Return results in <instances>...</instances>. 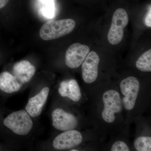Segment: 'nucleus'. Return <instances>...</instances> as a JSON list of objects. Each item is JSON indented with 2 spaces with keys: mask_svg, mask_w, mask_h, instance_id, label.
Masks as SVG:
<instances>
[{
  "mask_svg": "<svg viewBox=\"0 0 151 151\" xmlns=\"http://www.w3.org/2000/svg\"><path fill=\"white\" fill-rule=\"evenodd\" d=\"M9 0H0V11L4 8Z\"/></svg>",
  "mask_w": 151,
  "mask_h": 151,
  "instance_id": "6ab92c4d",
  "label": "nucleus"
},
{
  "mask_svg": "<svg viewBox=\"0 0 151 151\" xmlns=\"http://www.w3.org/2000/svg\"><path fill=\"white\" fill-rule=\"evenodd\" d=\"M5 127L16 134L26 136L33 127L31 117L26 110L15 111L9 114L3 121Z\"/></svg>",
  "mask_w": 151,
  "mask_h": 151,
  "instance_id": "f03ea898",
  "label": "nucleus"
},
{
  "mask_svg": "<svg viewBox=\"0 0 151 151\" xmlns=\"http://www.w3.org/2000/svg\"><path fill=\"white\" fill-rule=\"evenodd\" d=\"M51 116L52 126L59 131L74 129L78 126V120L75 116L61 108L53 110Z\"/></svg>",
  "mask_w": 151,
  "mask_h": 151,
  "instance_id": "423d86ee",
  "label": "nucleus"
},
{
  "mask_svg": "<svg viewBox=\"0 0 151 151\" xmlns=\"http://www.w3.org/2000/svg\"><path fill=\"white\" fill-rule=\"evenodd\" d=\"M70 151H78V150H76V149H73V150H70Z\"/></svg>",
  "mask_w": 151,
  "mask_h": 151,
  "instance_id": "aec40b11",
  "label": "nucleus"
},
{
  "mask_svg": "<svg viewBox=\"0 0 151 151\" xmlns=\"http://www.w3.org/2000/svg\"><path fill=\"white\" fill-rule=\"evenodd\" d=\"M13 75L23 86L32 79L35 73L34 65L27 60L16 63L13 66Z\"/></svg>",
  "mask_w": 151,
  "mask_h": 151,
  "instance_id": "9b49d317",
  "label": "nucleus"
},
{
  "mask_svg": "<svg viewBox=\"0 0 151 151\" xmlns=\"http://www.w3.org/2000/svg\"><path fill=\"white\" fill-rule=\"evenodd\" d=\"M111 151H129V148L127 144L123 141L115 142L111 148Z\"/></svg>",
  "mask_w": 151,
  "mask_h": 151,
  "instance_id": "f3484780",
  "label": "nucleus"
},
{
  "mask_svg": "<svg viewBox=\"0 0 151 151\" xmlns=\"http://www.w3.org/2000/svg\"><path fill=\"white\" fill-rule=\"evenodd\" d=\"M104 108L102 112V117L105 122L113 123L115 121V114L122 110V103L120 94L113 89L106 91L103 97Z\"/></svg>",
  "mask_w": 151,
  "mask_h": 151,
  "instance_id": "20e7f679",
  "label": "nucleus"
},
{
  "mask_svg": "<svg viewBox=\"0 0 151 151\" xmlns=\"http://www.w3.org/2000/svg\"><path fill=\"white\" fill-rule=\"evenodd\" d=\"M129 21V16L125 9L119 8L115 11L108 35V41L111 45H116L122 41L124 37V28Z\"/></svg>",
  "mask_w": 151,
  "mask_h": 151,
  "instance_id": "7ed1b4c3",
  "label": "nucleus"
},
{
  "mask_svg": "<svg viewBox=\"0 0 151 151\" xmlns=\"http://www.w3.org/2000/svg\"><path fill=\"white\" fill-rule=\"evenodd\" d=\"M50 92L47 86L44 87L35 96L31 97L25 107V110L31 117L35 118L40 116L45 105Z\"/></svg>",
  "mask_w": 151,
  "mask_h": 151,
  "instance_id": "9d476101",
  "label": "nucleus"
},
{
  "mask_svg": "<svg viewBox=\"0 0 151 151\" xmlns=\"http://www.w3.org/2000/svg\"><path fill=\"white\" fill-rule=\"evenodd\" d=\"M140 85L139 81L134 76L127 77L121 81L120 89L124 96L123 105L127 111H131L134 108L139 92Z\"/></svg>",
  "mask_w": 151,
  "mask_h": 151,
  "instance_id": "39448f33",
  "label": "nucleus"
},
{
  "mask_svg": "<svg viewBox=\"0 0 151 151\" xmlns=\"http://www.w3.org/2000/svg\"><path fill=\"white\" fill-rule=\"evenodd\" d=\"M83 141L81 133L77 130L65 131L58 135L52 142V146L57 150H68L80 145Z\"/></svg>",
  "mask_w": 151,
  "mask_h": 151,
  "instance_id": "0eeeda50",
  "label": "nucleus"
},
{
  "mask_svg": "<svg viewBox=\"0 0 151 151\" xmlns=\"http://www.w3.org/2000/svg\"><path fill=\"white\" fill-rule=\"evenodd\" d=\"M100 58L95 52L91 51L82 63V76L84 82L91 84L97 80Z\"/></svg>",
  "mask_w": 151,
  "mask_h": 151,
  "instance_id": "1a4fd4ad",
  "label": "nucleus"
},
{
  "mask_svg": "<svg viewBox=\"0 0 151 151\" xmlns=\"http://www.w3.org/2000/svg\"><path fill=\"white\" fill-rule=\"evenodd\" d=\"M39 1H42V0H39Z\"/></svg>",
  "mask_w": 151,
  "mask_h": 151,
  "instance_id": "412c9836",
  "label": "nucleus"
},
{
  "mask_svg": "<svg viewBox=\"0 0 151 151\" xmlns=\"http://www.w3.org/2000/svg\"><path fill=\"white\" fill-rule=\"evenodd\" d=\"M75 26V22L72 19L48 21L41 27L40 35L44 40L56 39L72 32Z\"/></svg>",
  "mask_w": 151,
  "mask_h": 151,
  "instance_id": "f257e3e1",
  "label": "nucleus"
},
{
  "mask_svg": "<svg viewBox=\"0 0 151 151\" xmlns=\"http://www.w3.org/2000/svg\"><path fill=\"white\" fill-rule=\"evenodd\" d=\"M58 91L61 97H68L73 102H78L81 98L80 87L75 79L62 81L60 84Z\"/></svg>",
  "mask_w": 151,
  "mask_h": 151,
  "instance_id": "f8f14e48",
  "label": "nucleus"
},
{
  "mask_svg": "<svg viewBox=\"0 0 151 151\" xmlns=\"http://www.w3.org/2000/svg\"><path fill=\"white\" fill-rule=\"evenodd\" d=\"M23 85L12 74L4 71L0 73V90L8 94L19 91Z\"/></svg>",
  "mask_w": 151,
  "mask_h": 151,
  "instance_id": "ddd939ff",
  "label": "nucleus"
},
{
  "mask_svg": "<svg viewBox=\"0 0 151 151\" xmlns=\"http://www.w3.org/2000/svg\"><path fill=\"white\" fill-rule=\"evenodd\" d=\"M135 148L137 151H151V137H140L135 140L134 143Z\"/></svg>",
  "mask_w": 151,
  "mask_h": 151,
  "instance_id": "2eb2a0df",
  "label": "nucleus"
},
{
  "mask_svg": "<svg viewBox=\"0 0 151 151\" xmlns=\"http://www.w3.org/2000/svg\"><path fill=\"white\" fill-rule=\"evenodd\" d=\"M90 49L89 47L79 43L71 45L65 55V64L70 68H78L84 61Z\"/></svg>",
  "mask_w": 151,
  "mask_h": 151,
  "instance_id": "6e6552de",
  "label": "nucleus"
},
{
  "mask_svg": "<svg viewBox=\"0 0 151 151\" xmlns=\"http://www.w3.org/2000/svg\"><path fill=\"white\" fill-rule=\"evenodd\" d=\"M136 67L143 72L151 71V50L146 51L139 57L136 63Z\"/></svg>",
  "mask_w": 151,
  "mask_h": 151,
  "instance_id": "4468645a",
  "label": "nucleus"
},
{
  "mask_svg": "<svg viewBox=\"0 0 151 151\" xmlns=\"http://www.w3.org/2000/svg\"><path fill=\"white\" fill-rule=\"evenodd\" d=\"M151 7L149 9L148 13L147 14L146 16L145 19V24L148 27H151Z\"/></svg>",
  "mask_w": 151,
  "mask_h": 151,
  "instance_id": "a211bd4d",
  "label": "nucleus"
},
{
  "mask_svg": "<svg viewBox=\"0 0 151 151\" xmlns=\"http://www.w3.org/2000/svg\"><path fill=\"white\" fill-rule=\"evenodd\" d=\"M43 4L42 12L44 16L47 17H51L54 13V4L52 0H42L41 1Z\"/></svg>",
  "mask_w": 151,
  "mask_h": 151,
  "instance_id": "dca6fc26",
  "label": "nucleus"
}]
</instances>
